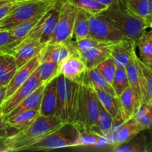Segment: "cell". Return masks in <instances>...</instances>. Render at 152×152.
<instances>
[{"label":"cell","instance_id":"obj_1","mask_svg":"<svg viewBox=\"0 0 152 152\" xmlns=\"http://www.w3.org/2000/svg\"><path fill=\"white\" fill-rule=\"evenodd\" d=\"M64 123L56 117L39 115L29 126L6 138V145L9 151H25L27 148L42 140Z\"/></svg>","mask_w":152,"mask_h":152},{"label":"cell","instance_id":"obj_2","mask_svg":"<svg viewBox=\"0 0 152 152\" xmlns=\"http://www.w3.org/2000/svg\"><path fill=\"white\" fill-rule=\"evenodd\" d=\"M99 102L94 90L80 83L74 123L80 132L97 131Z\"/></svg>","mask_w":152,"mask_h":152},{"label":"cell","instance_id":"obj_3","mask_svg":"<svg viewBox=\"0 0 152 152\" xmlns=\"http://www.w3.org/2000/svg\"><path fill=\"white\" fill-rule=\"evenodd\" d=\"M112 21L129 39L137 42L150 25L142 18L132 13L128 8L124 0L110 5L100 13Z\"/></svg>","mask_w":152,"mask_h":152},{"label":"cell","instance_id":"obj_4","mask_svg":"<svg viewBox=\"0 0 152 152\" xmlns=\"http://www.w3.org/2000/svg\"><path fill=\"white\" fill-rule=\"evenodd\" d=\"M60 0H19L0 20V31L10 30L34 16L50 10Z\"/></svg>","mask_w":152,"mask_h":152},{"label":"cell","instance_id":"obj_5","mask_svg":"<svg viewBox=\"0 0 152 152\" xmlns=\"http://www.w3.org/2000/svg\"><path fill=\"white\" fill-rule=\"evenodd\" d=\"M80 146V131L72 123H65L59 129L31 145L25 151H51L58 148Z\"/></svg>","mask_w":152,"mask_h":152},{"label":"cell","instance_id":"obj_6","mask_svg":"<svg viewBox=\"0 0 152 152\" xmlns=\"http://www.w3.org/2000/svg\"><path fill=\"white\" fill-rule=\"evenodd\" d=\"M57 80V105L55 117L63 123H72L75 114L80 83L72 82L59 74Z\"/></svg>","mask_w":152,"mask_h":152},{"label":"cell","instance_id":"obj_7","mask_svg":"<svg viewBox=\"0 0 152 152\" xmlns=\"http://www.w3.org/2000/svg\"><path fill=\"white\" fill-rule=\"evenodd\" d=\"M89 36L108 44H114L128 39L112 21L101 13L90 15Z\"/></svg>","mask_w":152,"mask_h":152},{"label":"cell","instance_id":"obj_8","mask_svg":"<svg viewBox=\"0 0 152 152\" xmlns=\"http://www.w3.org/2000/svg\"><path fill=\"white\" fill-rule=\"evenodd\" d=\"M77 7L64 0L59 10V16L56 28L48 44H64L72 40Z\"/></svg>","mask_w":152,"mask_h":152},{"label":"cell","instance_id":"obj_9","mask_svg":"<svg viewBox=\"0 0 152 152\" xmlns=\"http://www.w3.org/2000/svg\"><path fill=\"white\" fill-rule=\"evenodd\" d=\"M42 84L43 83L38 77L35 70L31 77L22 86H19L11 96H9L3 102L0 107V111L1 114L3 115L8 114L18 104L20 103L23 99L34 93Z\"/></svg>","mask_w":152,"mask_h":152},{"label":"cell","instance_id":"obj_10","mask_svg":"<svg viewBox=\"0 0 152 152\" xmlns=\"http://www.w3.org/2000/svg\"><path fill=\"white\" fill-rule=\"evenodd\" d=\"M46 46V45H45ZM40 52L39 54L34 56L33 59L28 61V62L23 65L22 66L19 67L16 71L13 77H12L11 80H10L8 83H7L6 87V92H5V99H7L10 96H11L15 91L22 86L28 78L31 76V74L35 71L37 67L39 66L42 61V56L43 50ZM4 99V100H5Z\"/></svg>","mask_w":152,"mask_h":152},{"label":"cell","instance_id":"obj_11","mask_svg":"<svg viewBox=\"0 0 152 152\" xmlns=\"http://www.w3.org/2000/svg\"><path fill=\"white\" fill-rule=\"evenodd\" d=\"M86 70V66L80 53L76 52L59 64L58 74H62L70 81L80 83Z\"/></svg>","mask_w":152,"mask_h":152},{"label":"cell","instance_id":"obj_12","mask_svg":"<svg viewBox=\"0 0 152 152\" xmlns=\"http://www.w3.org/2000/svg\"><path fill=\"white\" fill-rule=\"evenodd\" d=\"M136 42L127 39L109 46L110 55L117 67L126 68L133 59L136 52Z\"/></svg>","mask_w":152,"mask_h":152},{"label":"cell","instance_id":"obj_13","mask_svg":"<svg viewBox=\"0 0 152 152\" xmlns=\"http://www.w3.org/2000/svg\"><path fill=\"white\" fill-rule=\"evenodd\" d=\"M57 77L46 83L45 87L39 110L40 115L43 117L56 116L57 105Z\"/></svg>","mask_w":152,"mask_h":152},{"label":"cell","instance_id":"obj_14","mask_svg":"<svg viewBox=\"0 0 152 152\" xmlns=\"http://www.w3.org/2000/svg\"><path fill=\"white\" fill-rule=\"evenodd\" d=\"M45 45L39 41L20 42L11 53L15 56L18 68L39 54Z\"/></svg>","mask_w":152,"mask_h":152},{"label":"cell","instance_id":"obj_15","mask_svg":"<svg viewBox=\"0 0 152 152\" xmlns=\"http://www.w3.org/2000/svg\"><path fill=\"white\" fill-rule=\"evenodd\" d=\"M80 83L91 88L93 90H102L108 92L113 96H117L111 85L107 82L96 68L91 69L86 68Z\"/></svg>","mask_w":152,"mask_h":152},{"label":"cell","instance_id":"obj_16","mask_svg":"<svg viewBox=\"0 0 152 152\" xmlns=\"http://www.w3.org/2000/svg\"><path fill=\"white\" fill-rule=\"evenodd\" d=\"M98 99L114 121L125 122L119 97L102 90H94Z\"/></svg>","mask_w":152,"mask_h":152},{"label":"cell","instance_id":"obj_17","mask_svg":"<svg viewBox=\"0 0 152 152\" xmlns=\"http://www.w3.org/2000/svg\"><path fill=\"white\" fill-rule=\"evenodd\" d=\"M136 61L139 70L141 90H142L143 103L151 106L152 105V69L145 65L137 54L136 55Z\"/></svg>","mask_w":152,"mask_h":152},{"label":"cell","instance_id":"obj_18","mask_svg":"<svg viewBox=\"0 0 152 152\" xmlns=\"http://www.w3.org/2000/svg\"><path fill=\"white\" fill-rule=\"evenodd\" d=\"M115 152H148V140L145 129L123 143L114 145Z\"/></svg>","mask_w":152,"mask_h":152},{"label":"cell","instance_id":"obj_19","mask_svg":"<svg viewBox=\"0 0 152 152\" xmlns=\"http://www.w3.org/2000/svg\"><path fill=\"white\" fill-rule=\"evenodd\" d=\"M45 85L46 83L42 85L34 93H32L28 97L23 99L20 103L18 104L8 114L4 115V117L7 118V117H12V116L15 115L16 114H19L20 112H22V111H29V110L39 111L40 106H41L42 98L43 91H44Z\"/></svg>","mask_w":152,"mask_h":152},{"label":"cell","instance_id":"obj_20","mask_svg":"<svg viewBox=\"0 0 152 152\" xmlns=\"http://www.w3.org/2000/svg\"><path fill=\"white\" fill-rule=\"evenodd\" d=\"M109 46L93 48L85 51L80 52V55L86 65V68H95L104 60L111 57Z\"/></svg>","mask_w":152,"mask_h":152},{"label":"cell","instance_id":"obj_21","mask_svg":"<svg viewBox=\"0 0 152 152\" xmlns=\"http://www.w3.org/2000/svg\"><path fill=\"white\" fill-rule=\"evenodd\" d=\"M137 53H134L133 59H132L129 65L126 67V73H127L128 80H129V87L132 89L136 100L137 102L138 106H140L141 104L143 103L142 101V90H141L139 70H138L137 63L136 61Z\"/></svg>","mask_w":152,"mask_h":152},{"label":"cell","instance_id":"obj_22","mask_svg":"<svg viewBox=\"0 0 152 152\" xmlns=\"http://www.w3.org/2000/svg\"><path fill=\"white\" fill-rule=\"evenodd\" d=\"M17 69L16 59L11 53H0V86H7Z\"/></svg>","mask_w":152,"mask_h":152},{"label":"cell","instance_id":"obj_23","mask_svg":"<svg viewBox=\"0 0 152 152\" xmlns=\"http://www.w3.org/2000/svg\"><path fill=\"white\" fill-rule=\"evenodd\" d=\"M62 1H59L50 10L48 16L46 18L45 21L43 25L42 32L39 39V42L42 44L47 45L51 39L52 36L56 28V24H57L58 19L59 16V10Z\"/></svg>","mask_w":152,"mask_h":152},{"label":"cell","instance_id":"obj_24","mask_svg":"<svg viewBox=\"0 0 152 152\" xmlns=\"http://www.w3.org/2000/svg\"><path fill=\"white\" fill-rule=\"evenodd\" d=\"M39 115V111L29 110V111H22L12 117H7V118L4 117V118L8 126L18 132L29 126Z\"/></svg>","mask_w":152,"mask_h":152},{"label":"cell","instance_id":"obj_25","mask_svg":"<svg viewBox=\"0 0 152 152\" xmlns=\"http://www.w3.org/2000/svg\"><path fill=\"white\" fill-rule=\"evenodd\" d=\"M139 49L140 59L146 66L152 69V29L145 31L136 42Z\"/></svg>","mask_w":152,"mask_h":152},{"label":"cell","instance_id":"obj_26","mask_svg":"<svg viewBox=\"0 0 152 152\" xmlns=\"http://www.w3.org/2000/svg\"><path fill=\"white\" fill-rule=\"evenodd\" d=\"M124 121L132 118L137 111L138 104L130 87H128L119 96Z\"/></svg>","mask_w":152,"mask_h":152},{"label":"cell","instance_id":"obj_27","mask_svg":"<svg viewBox=\"0 0 152 152\" xmlns=\"http://www.w3.org/2000/svg\"><path fill=\"white\" fill-rule=\"evenodd\" d=\"M90 13L81 8H77L74 25V37L75 40L81 39L89 36Z\"/></svg>","mask_w":152,"mask_h":152},{"label":"cell","instance_id":"obj_28","mask_svg":"<svg viewBox=\"0 0 152 152\" xmlns=\"http://www.w3.org/2000/svg\"><path fill=\"white\" fill-rule=\"evenodd\" d=\"M46 12L40 13V14L37 15V16H33V17L28 19V20H25L23 22H22V23L19 24V25H16V27H14L12 29L8 30L10 31V34L12 35V37L18 42H20L31 32V30L38 24V22L41 20V19L42 18V16H44V14Z\"/></svg>","mask_w":152,"mask_h":152},{"label":"cell","instance_id":"obj_29","mask_svg":"<svg viewBox=\"0 0 152 152\" xmlns=\"http://www.w3.org/2000/svg\"><path fill=\"white\" fill-rule=\"evenodd\" d=\"M80 146L95 147L111 145L108 138L95 132H80Z\"/></svg>","mask_w":152,"mask_h":152},{"label":"cell","instance_id":"obj_30","mask_svg":"<svg viewBox=\"0 0 152 152\" xmlns=\"http://www.w3.org/2000/svg\"><path fill=\"white\" fill-rule=\"evenodd\" d=\"M58 65L56 62L45 61L41 62L36 69L37 76L43 84L48 83L53 78L59 76L58 74Z\"/></svg>","mask_w":152,"mask_h":152},{"label":"cell","instance_id":"obj_31","mask_svg":"<svg viewBox=\"0 0 152 152\" xmlns=\"http://www.w3.org/2000/svg\"><path fill=\"white\" fill-rule=\"evenodd\" d=\"M142 130H144V129L140 126L139 123L134 119V117H132V118L123 122L118 143L117 145L127 142L128 140L132 139V137H134L135 135L137 134L139 132H140Z\"/></svg>","mask_w":152,"mask_h":152},{"label":"cell","instance_id":"obj_32","mask_svg":"<svg viewBox=\"0 0 152 152\" xmlns=\"http://www.w3.org/2000/svg\"><path fill=\"white\" fill-rule=\"evenodd\" d=\"M126 3L128 8L132 13L146 21L149 25H151L148 0H129Z\"/></svg>","mask_w":152,"mask_h":152},{"label":"cell","instance_id":"obj_33","mask_svg":"<svg viewBox=\"0 0 152 152\" xmlns=\"http://www.w3.org/2000/svg\"><path fill=\"white\" fill-rule=\"evenodd\" d=\"M113 123H114V120L112 117L109 115V114L99 102V115L96 133L105 137L109 140V135L112 129Z\"/></svg>","mask_w":152,"mask_h":152},{"label":"cell","instance_id":"obj_34","mask_svg":"<svg viewBox=\"0 0 152 152\" xmlns=\"http://www.w3.org/2000/svg\"><path fill=\"white\" fill-rule=\"evenodd\" d=\"M68 1L77 8L83 9L91 15L99 14L108 7L96 0H68Z\"/></svg>","mask_w":152,"mask_h":152},{"label":"cell","instance_id":"obj_35","mask_svg":"<svg viewBox=\"0 0 152 152\" xmlns=\"http://www.w3.org/2000/svg\"><path fill=\"white\" fill-rule=\"evenodd\" d=\"M111 86L117 97H119L121 94L129 87V80H128L126 68L117 66Z\"/></svg>","mask_w":152,"mask_h":152},{"label":"cell","instance_id":"obj_36","mask_svg":"<svg viewBox=\"0 0 152 152\" xmlns=\"http://www.w3.org/2000/svg\"><path fill=\"white\" fill-rule=\"evenodd\" d=\"M134 119L143 129H146L152 124L151 106L142 103L135 113Z\"/></svg>","mask_w":152,"mask_h":152},{"label":"cell","instance_id":"obj_37","mask_svg":"<svg viewBox=\"0 0 152 152\" xmlns=\"http://www.w3.org/2000/svg\"><path fill=\"white\" fill-rule=\"evenodd\" d=\"M96 68L102 74V77L107 80V82L111 85L114 74H115L116 68H117V65H115L112 58L109 57L104 60L99 65H97Z\"/></svg>","mask_w":152,"mask_h":152},{"label":"cell","instance_id":"obj_38","mask_svg":"<svg viewBox=\"0 0 152 152\" xmlns=\"http://www.w3.org/2000/svg\"><path fill=\"white\" fill-rule=\"evenodd\" d=\"M18 45L19 42L12 37L10 31L7 30L0 31V53H12Z\"/></svg>","mask_w":152,"mask_h":152},{"label":"cell","instance_id":"obj_39","mask_svg":"<svg viewBox=\"0 0 152 152\" xmlns=\"http://www.w3.org/2000/svg\"><path fill=\"white\" fill-rule=\"evenodd\" d=\"M75 42L79 53L87 50L88 49L93 48L106 47V46H109L110 45H111L99 41V40L96 39L91 37V36H88V37L81 39L75 40Z\"/></svg>","mask_w":152,"mask_h":152},{"label":"cell","instance_id":"obj_40","mask_svg":"<svg viewBox=\"0 0 152 152\" xmlns=\"http://www.w3.org/2000/svg\"><path fill=\"white\" fill-rule=\"evenodd\" d=\"M123 122L114 121L112 129H111V133L109 135V140L111 145H116L118 143L119 138H120V132H121L122 126Z\"/></svg>","mask_w":152,"mask_h":152},{"label":"cell","instance_id":"obj_41","mask_svg":"<svg viewBox=\"0 0 152 152\" xmlns=\"http://www.w3.org/2000/svg\"><path fill=\"white\" fill-rule=\"evenodd\" d=\"M10 129H13L8 126L4 118V115H3L0 111V137L7 138L10 136L11 134L10 133Z\"/></svg>","mask_w":152,"mask_h":152},{"label":"cell","instance_id":"obj_42","mask_svg":"<svg viewBox=\"0 0 152 152\" xmlns=\"http://www.w3.org/2000/svg\"><path fill=\"white\" fill-rule=\"evenodd\" d=\"M19 1V0H18ZM16 1H12V2H9L7 4H4V5L1 6L0 7V20H1L2 18H4L6 15L8 13V12L10 11L12 9V7H13V5L15 4Z\"/></svg>","mask_w":152,"mask_h":152},{"label":"cell","instance_id":"obj_43","mask_svg":"<svg viewBox=\"0 0 152 152\" xmlns=\"http://www.w3.org/2000/svg\"><path fill=\"white\" fill-rule=\"evenodd\" d=\"M145 131L148 140V152H152V124Z\"/></svg>","mask_w":152,"mask_h":152},{"label":"cell","instance_id":"obj_44","mask_svg":"<svg viewBox=\"0 0 152 152\" xmlns=\"http://www.w3.org/2000/svg\"><path fill=\"white\" fill-rule=\"evenodd\" d=\"M5 137H0V152H8V148L5 143Z\"/></svg>","mask_w":152,"mask_h":152},{"label":"cell","instance_id":"obj_45","mask_svg":"<svg viewBox=\"0 0 152 152\" xmlns=\"http://www.w3.org/2000/svg\"><path fill=\"white\" fill-rule=\"evenodd\" d=\"M5 92H6V87L4 86H0V107L1 104L5 99Z\"/></svg>","mask_w":152,"mask_h":152},{"label":"cell","instance_id":"obj_46","mask_svg":"<svg viewBox=\"0 0 152 152\" xmlns=\"http://www.w3.org/2000/svg\"><path fill=\"white\" fill-rule=\"evenodd\" d=\"M96 1H99V2L102 3V4H105L106 6H110L112 5V4H117V3L120 2L121 0H96Z\"/></svg>","mask_w":152,"mask_h":152},{"label":"cell","instance_id":"obj_47","mask_svg":"<svg viewBox=\"0 0 152 152\" xmlns=\"http://www.w3.org/2000/svg\"><path fill=\"white\" fill-rule=\"evenodd\" d=\"M18 1V0H0V7L4 5V4H7V3L9 2H12V1Z\"/></svg>","mask_w":152,"mask_h":152},{"label":"cell","instance_id":"obj_48","mask_svg":"<svg viewBox=\"0 0 152 152\" xmlns=\"http://www.w3.org/2000/svg\"><path fill=\"white\" fill-rule=\"evenodd\" d=\"M148 4H149V10L151 16L152 15V0H148ZM151 19V17H150Z\"/></svg>","mask_w":152,"mask_h":152},{"label":"cell","instance_id":"obj_49","mask_svg":"<svg viewBox=\"0 0 152 152\" xmlns=\"http://www.w3.org/2000/svg\"><path fill=\"white\" fill-rule=\"evenodd\" d=\"M150 23H152V15H151V19H150Z\"/></svg>","mask_w":152,"mask_h":152},{"label":"cell","instance_id":"obj_50","mask_svg":"<svg viewBox=\"0 0 152 152\" xmlns=\"http://www.w3.org/2000/svg\"><path fill=\"white\" fill-rule=\"evenodd\" d=\"M150 28H151V29H152V23L151 24V25H150Z\"/></svg>","mask_w":152,"mask_h":152},{"label":"cell","instance_id":"obj_51","mask_svg":"<svg viewBox=\"0 0 152 152\" xmlns=\"http://www.w3.org/2000/svg\"><path fill=\"white\" fill-rule=\"evenodd\" d=\"M124 1H126H126H129V0H124Z\"/></svg>","mask_w":152,"mask_h":152},{"label":"cell","instance_id":"obj_52","mask_svg":"<svg viewBox=\"0 0 152 152\" xmlns=\"http://www.w3.org/2000/svg\"><path fill=\"white\" fill-rule=\"evenodd\" d=\"M60 1H62V0H60Z\"/></svg>","mask_w":152,"mask_h":152},{"label":"cell","instance_id":"obj_53","mask_svg":"<svg viewBox=\"0 0 152 152\" xmlns=\"http://www.w3.org/2000/svg\"><path fill=\"white\" fill-rule=\"evenodd\" d=\"M151 108H152V105H151Z\"/></svg>","mask_w":152,"mask_h":152},{"label":"cell","instance_id":"obj_54","mask_svg":"<svg viewBox=\"0 0 152 152\" xmlns=\"http://www.w3.org/2000/svg\"></svg>","mask_w":152,"mask_h":152}]
</instances>
